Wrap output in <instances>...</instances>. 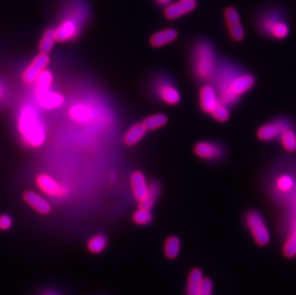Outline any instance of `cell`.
Returning a JSON list of instances; mask_svg holds the SVG:
<instances>
[{"label": "cell", "instance_id": "obj_2", "mask_svg": "<svg viewBox=\"0 0 296 295\" xmlns=\"http://www.w3.org/2000/svg\"><path fill=\"white\" fill-rule=\"evenodd\" d=\"M18 129L23 142L31 148H40L46 140L44 122L33 106H23L18 118Z\"/></svg>", "mask_w": 296, "mask_h": 295}, {"label": "cell", "instance_id": "obj_22", "mask_svg": "<svg viewBox=\"0 0 296 295\" xmlns=\"http://www.w3.org/2000/svg\"><path fill=\"white\" fill-rule=\"evenodd\" d=\"M108 244L109 240L104 234H96L88 240L87 248L91 254L98 255L106 250Z\"/></svg>", "mask_w": 296, "mask_h": 295}, {"label": "cell", "instance_id": "obj_4", "mask_svg": "<svg viewBox=\"0 0 296 295\" xmlns=\"http://www.w3.org/2000/svg\"><path fill=\"white\" fill-rule=\"evenodd\" d=\"M245 223L252 234L253 239L258 245L264 246L269 242V230L265 224L263 216L258 211H249L245 216Z\"/></svg>", "mask_w": 296, "mask_h": 295}, {"label": "cell", "instance_id": "obj_23", "mask_svg": "<svg viewBox=\"0 0 296 295\" xmlns=\"http://www.w3.org/2000/svg\"><path fill=\"white\" fill-rule=\"evenodd\" d=\"M204 279L203 274L200 269H193L188 276L187 281L186 295H197L198 289L202 280Z\"/></svg>", "mask_w": 296, "mask_h": 295}, {"label": "cell", "instance_id": "obj_34", "mask_svg": "<svg viewBox=\"0 0 296 295\" xmlns=\"http://www.w3.org/2000/svg\"><path fill=\"white\" fill-rule=\"evenodd\" d=\"M13 226V219L9 215H0V231H8Z\"/></svg>", "mask_w": 296, "mask_h": 295}, {"label": "cell", "instance_id": "obj_3", "mask_svg": "<svg viewBox=\"0 0 296 295\" xmlns=\"http://www.w3.org/2000/svg\"><path fill=\"white\" fill-rule=\"evenodd\" d=\"M194 74L201 82L212 80L219 68L216 50L208 41L198 42L192 55Z\"/></svg>", "mask_w": 296, "mask_h": 295}, {"label": "cell", "instance_id": "obj_7", "mask_svg": "<svg viewBox=\"0 0 296 295\" xmlns=\"http://www.w3.org/2000/svg\"><path fill=\"white\" fill-rule=\"evenodd\" d=\"M224 20L226 22L231 39L236 43L241 42L244 39L245 33L238 11L234 7L225 8Z\"/></svg>", "mask_w": 296, "mask_h": 295}, {"label": "cell", "instance_id": "obj_11", "mask_svg": "<svg viewBox=\"0 0 296 295\" xmlns=\"http://www.w3.org/2000/svg\"><path fill=\"white\" fill-rule=\"evenodd\" d=\"M156 92L162 102L170 106H176L181 101L179 90L167 80H160L156 84Z\"/></svg>", "mask_w": 296, "mask_h": 295}, {"label": "cell", "instance_id": "obj_31", "mask_svg": "<svg viewBox=\"0 0 296 295\" xmlns=\"http://www.w3.org/2000/svg\"><path fill=\"white\" fill-rule=\"evenodd\" d=\"M294 186V179L291 175H283L279 176L276 180V187L282 193H288Z\"/></svg>", "mask_w": 296, "mask_h": 295}, {"label": "cell", "instance_id": "obj_24", "mask_svg": "<svg viewBox=\"0 0 296 295\" xmlns=\"http://www.w3.org/2000/svg\"><path fill=\"white\" fill-rule=\"evenodd\" d=\"M279 140L287 153L296 152V131L291 125L283 131Z\"/></svg>", "mask_w": 296, "mask_h": 295}, {"label": "cell", "instance_id": "obj_29", "mask_svg": "<svg viewBox=\"0 0 296 295\" xmlns=\"http://www.w3.org/2000/svg\"><path fill=\"white\" fill-rule=\"evenodd\" d=\"M153 219H154V217H153L151 210L139 208L132 214L133 222L137 225H140V226L150 224L153 221Z\"/></svg>", "mask_w": 296, "mask_h": 295}, {"label": "cell", "instance_id": "obj_35", "mask_svg": "<svg viewBox=\"0 0 296 295\" xmlns=\"http://www.w3.org/2000/svg\"><path fill=\"white\" fill-rule=\"evenodd\" d=\"M159 5H162V6H167V5H169L171 2H172V0H155Z\"/></svg>", "mask_w": 296, "mask_h": 295}, {"label": "cell", "instance_id": "obj_26", "mask_svg": "<svg viewBox=\"0 0 296 295\" xmlns=\"http://www.w3.org/2000/svg\"><path fill=\"white\" fill-rule=\"evenodd\" d=\"M180 249H181V242L176 236L169 237L165 240L164 254L167 259L169 260L176 259L180 253Z\"/></svg>", "mask_w": 296, "mask_h": 295}, {"label": "cell", "instance_id": "obj_13", "mask_svg": "<svg viewBox=\"0 0 296 295\" xmlns=\"http://www.w3.org/2000/svg\"><path fill=\"white\" fill-rule=\"evenodd\" d=\"M39 105L44 110H56L65 104L64 96L56 91L49 89L36 91Z\"/></svg>", "mask_w": 296, "mask_h": 295}, {"label": "cell", "instance_id": "obj_20", "mask_svg": "<svg viewBox=\"0 0 296 295\" xmlns=\"http://www.w3.org/2000/svg\"><path fill=\"white\" fill-rule=\"evenodd\" d=\"M147 131H148L146 130V128L144 127L142 123L134 124L125 133V135L123 137V141L127 146H130V147L134 146L142 140V138L146 135Z\"/></svg>", "mask_w": 296, "mask_h": 295}, {"label": "cell", "instance_id": "obj_32", "mask_svg": "<svg viewBox=\"0 0 296 295\" xmlns=\"http://www.w3.org/2000/svg\"><path fill=\"white\" fill-rule=\"evenodd\" d=\"M284 253L288 258L296 256V231L285 241Z\"/></svg>", "mask_w": 296, "mask_h": 295}, {"label": "cell", "instance_id": "obj_10", "mask_svg": "<svg viewBox=\"0 0 296 295\" xmlns=\"http://www.w3.org/2000/svg\"><path fill=\"white\" fill-rule=\"evenodd\" d=\"M196 7L197 0H178L176 2H171L165 8V18L167 20L174 21L194 11Z\"/></svg>", "mask_w": 296, "mask_h": 295}, {"label": "cell", "instance_id": "obj_15", "mask_svg": "<svg viewBox=\"0 0 296 295\" xmlns=\"http://www.w3.org/2000/svg\"><path fill=\"white\" fill-rule=\"evenodd\" d=\"M263 30L271 38L284 40L289 35V27L286 22L276 18H267L263 22Z\"/></svg>", "mask_w": 296, "mask_h": 295}, {"label": "cell", "instance_id": "obj_28", "mask_svg": "<svg viewBox=\"0 0 296 295\" xmlns=\"http://www.w3.org/2000/svg\"><path fill=\"white\" fill-rule=\"evenodd\" d=\"M52 83H53V75H52L51 71H49V70H47L45 68L41 72V74L38 76L37 80L35 81L36 91L49 89L51 87V85H52Z\"/></svg>", "mask_w": 296, "mask_h": 295}, {"label": "cell", "instance_id": "obj_27", "mask_svg": "<svg viewBox=\"0 0 296 295\" xmlns=\"http://www.w3.org/2000/svg\"><path fill=\"white\" fill-rule=\"evenodd\" d=\"M167 123H168V117L162 113L150 115V116L146 117L142 122L144 127L148 131L158 130V129L166 126Z\"/></svg>", "mask_w": 296, "mask_h": 295}, {"label": "cell", "instance_id": "obj_6", "mask_svg": "<svg viewBox=\"0 0 296 295\" xmlns=\"http://www.w3.org/2000/svg\"><path fill=\"white\" fill-rule=\"evenodd\" d=\"M194 153L202 160L216 161L223 156L224 150L219 143L200 141L194 146Z\"/></svg>", "mask_w": 296, "mask_h": 295}, {"label": "cell", "instance_id": "obj_1", "mask_svg": "<svg viewBox=\"0 0 296 295\" xmlns=\"http://www.w3.org/2000/svg\"><path fill=\"white\" fill-rule=\"evenodd\" d=\"M215 77H217L216 88L219 92L220 102L228 107L235 105L242 95L254 88L256 83V79L252 74L240 72L232 68H225L222 71L218 68Z\"/></svg>", "mask_w": 296, "mask_h": 295}, {"label": "cell", "instance_id": "obj_18", "mask_svg": "<svg viewBox=\"0 0 296 295\" xmlns=\"http://www.w3.org/2000/svg\"><path fill=\"white\" fill-rule=\"evenodd\" d=\"M178 37V32L174 28H166L163 30L157 31L150 38V44L155 47H162L167 44H172Z\"/></svg>", "mask_w": 296, "mask_h": 295}, {"label": "cell", "instance_id": "obj_17", "mask_svg": "<svg viewBox=\"0 0 296 295\" xmlns=\"http://www.w3.org/2000/svg\"><path fill=\"white\" fill-rule=\"evenodd\" d=\"M131 187L134 198L140 202L149 193V184L146 177L140 171H135L131 175Z\"/></svg>", "mask_w": 296, "mask_h": 295}, {"label": "cell", "instance_id": "obj_12", "mask_svg": "<svg viewBox=\"0 0 296 295\" xmlns=\"http://www.w3.org/2000/svg\"><path fill=\"white\" fill-rule=\"evenodd\" d=\"M36 184L43 193L49 197H63L66 194L63 186L47 174L38 175L36 177Z\"/></svg>", "mask_w": 296, "mask_h": 295}, {"label": "cell", "instance_id": "obj_21", "mask_svg": "<svg viewBox=\"0 0 296 295\" xmlns=\"http://www.w3.org/2000/svg\"><path fill=\"white\" fill-rule=\"evenodd\" d=\"M160 192L161 187L158 182L154 181L153 183L149 184V193L142 201L138 202V208L152 210V208L154 207V204L156 203L158 197L160 196Z\"/></svg>", "mask_w": 296, "mask_h": 295}, {"label": "cell", "instance_id": "obj_37", "mask_svg": "<svg viewBox=\"0 0 296 295\" xmlns=\"http://www.w3.org/2000/svg\"><path fill=\"white\" fill-rule=\"evenodd\" d=\"M46 295H54V294H51V293H50V294H46Z\"/></svg>", "mask_w": 296, "mask_h": 295}, {"label": "cell", "instance_id": "obj_9", "mask_svg": "<svg viewBox=\"0 0 296 295\" xmlns=\"http://www.w3.org/2000/svg\"><path fill=\"white\" fill-rule=\"evenodd\" d=\"M50 63V57L48 54L41 53L36 56L32 62L27 66L22 73V81L25 84H33L41 72L46 68Z\"/></svg>", "mask_w": 296, "mask_h": 295}, {"label": "cell", "instance_id": "obj_16", "mask_svg": "<svg viewBox=\"0 0 296 295\" xmlns=\"http://www.w3.org/2000/svg\"><path fill=\"white\" fill-rule=\"evenodd\" d=\"M78 26L76 22L71 19H66L55 28L56 42L66 43L76 38Z\"/></svg>", "mask_w": 296, "mask_h": 295}, {"label": "cell", "instance_id": "obj_5", "mask_svg": "<svg viewBox=\"0 0 296 295\" xmlns=\"http://www.w3.org/2000/svg\"><path fill=\"white\" fill-rule=\"evenodd\" d=\"M288 126H290V124L285 119H277L268 122L266 124H263V126L258 129L257 137L263 142H270L279 139L283 131Z\"/></svg>", "mask_w": 296, "mask_h": 295}, {"label": "cell", "instance_id": "obj_8", "mask_svg": "<svg viewBox=\"0 0 296 295\" xmlns=\"http://www.w3.org/2000/svg\"><path fill=\"white\" fill-rule=\"evenodd\" d=\"M219 102V92L216 87L210 84H205L200 88L198 93V103L200 110L204 113L210 114Z\"/></svg>", "mask_w": 296, "mask_h": 295}, {"label": "cell", "instance_id": "obj_33", "mask_svg": "<svg viewBox=\"0 0 296 295\" xmlns=\"http://www.w3.org/2000/svg\"><path fill=\"white\" fill-rule=\"evenodd\" d=\"M197 295H213V283L208 278H204L200 284Z\"/></svg>", "mask_w": 296, "mask_h": 295}, {"label": "cell", "instance_id": "obj_25", "mask_svg": "<svg viewBox=\"0 0 296 295\" xmlns=\"http://www.w3.org/2000/svg\"><path fill=\"white\" fill-rule=\"evenodd\" d=\"M56 43L55 29L54 28H47L44 31L41 41L39 43V50L41 53L49 54L54 47Z\"/></svg>", "mask_w": 296, "mask_h": 295}, {"label": "cell", "instance_id": "obj_36", "mask_svg": "<svg viewBox=\"0 0 296 295\" xmlns=\"http://www.w3.org/2000/svg\"><path fill=\"white\" fill-rule=\"evenodd\" d=\"M4 96V88L2 87V85L0 84V99Z\"/></svg>", "mask_w": 296, "mask_h": 295}, {"label": "cell", "instance_id": "obj_19", "mask_svg": "<svg viewBox=\"0 0 296 295\" xmlns=\"http://www.w3.org/2000/svg\"><path fill=\"white\" fill-rule=\"evenodd\" d=\"M68 113L70 118L78 123H87L93 118V110L88 105H74L70 108Z\"/></svg>", "mask_w": 296, "mask_h": 295}, {"label": "cell", "instance_id": "obj_14", "mask_svg": "<svg viewBox=\"0 0 296 295\" xmlns=\"http://www.w3.org/2000/svg\"><path fill=\"white\" fill-rule=\"evenodd\" d=\"M22 198L28 206H30L34 211H36L38 214L42 216L48 215L52 210L49 201L33 191H26L23 194Z\"/></svg>", "mask_w": 296, "mask_h": 295}, {"label": "cell", "instance_id": "obj_30", "mask_svg": "<svg viewBox=\"0 0 296 295\" xmlns=\"http://www.w3.org/2000/svg\"><path fill=\"white\" fill-rule=\"evenodd\" d=\"M210 115L219 123H225L230 118L229 107L222 102H219L218 106L210 113Z\"/></svg>", "mask_w": 296, "mask_h": 295}]
</instances>
